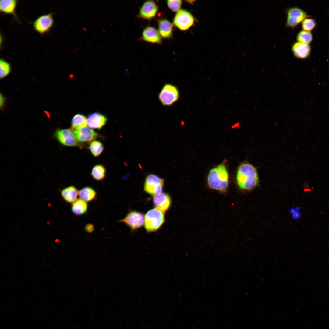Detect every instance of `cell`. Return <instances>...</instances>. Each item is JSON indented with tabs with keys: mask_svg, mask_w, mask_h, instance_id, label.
I'll use <instances>...</instances> for the list:
<instances>
[{
	"mask_svg": "<svg viewBox=\"0 0 329 329\" xmlns=\"http://www.w3.org/2000/svg\"><path fill=\"white\" fill-rule=\"evenodd\" d=\"M74 132L78 140L81 142H90L99 136L97 132L87 126L76 129Z\"/></svg>",
	"mask_w": 329,
	"mask_h": 329,
	"instance_id": "cell-12",
	"label": "cell"
},
{
	"mask_svg": "<svg viewBox=\"0 0 329 329\" xmlns=\"http://www.w3.org/2000/svg\"><path fill=\"white\" fill-rule=\"evenodd\" d=\"M313 36L310 32L305 30L299 31L296 37L298 42L309 44L312 41Z\"/></svg>",
	"mask_w": 329,
	"mask_h": 329,
	"instance_id": "cell-25",
	"label": "cell"
},
{
	"mask_svg": "<svg viewBox=\"0 0 329 329\" xmlns=\"http://www.w3.org/2000/svg\"><path fill=\"white\" fill-rule=\"evenodd\" d=\"M179 97V91L175 85L170 83H165L158 94V99L164 106H170L173 105L178 100Z\"/></svg>",
	"mask_w": 329,
	"mask_h": 329,
	"instance_id": "cell-4",
	"label": "cell"
},
{
	"mask_svg": "<svg viewBox=\"0 0 329 329\" xmlns=\"http://www.w3.org/2000/svg\"><path fill=\"white\" fill-rule=\"evenodd\" d=\"M229 183V175L224 163H221L210 170L207 177L209 186L221 191L225 190Z\"/></svg>",
	"mask_w": 329,
	"mask_h": 329,
	"instance_id": "cell-2",
	"label": "cell"
},
{
	"mask_svg": "<svg viewBox=\"0 0 329 329\" xmlns=\"http://www.w3.org/2000/svg\"><path fill=\"white\" fill-rule=\"evenodd\" d=\"M107 117L98 112L90 114L87 119V126L90 128L98 129H101L107 122Z\"/></svg>",
	"mask_w": 329,
	"mask_h": 329,
	"instance_id": "cell-14",
	"label": "cell"
},
{
	"mask_svg": "<svg viewBox=\"0 0 329 329\" xmlns=\"http://www.w3.org/2000/svg\"><path fill=\"white\" fill-rule=\"evenodd\" d=\"M0 108H2L4 105L5 99V98L1 94H0Z\"/></svg>",
	"mask_w": 329,
	"mask_h": 329,
	"instance_id": "cell-30",
	"label": "cell"
},
{
	"mask_svg": "<svg viewBox=\"0 0 329 329\" xmlns=\"http://www.w3.org/2000/svg\"><path fill=\"white\" fill-rule=\"evenodd\" d=\"M286 13V25L291 28L295 27L305 19L310 16L304 10L296 7L288 9Z\"/></svg>",
	"mask_w": 329,
	"mask_h": 329,
	"instance_id": "cell-8",
	"label": "cell"
},
{
	"mask_svg": "<svg viewBox=\"0 0 329 329\" xmlns=\"http://www.w3.org/2000/svg\"><path fill=\"white\" fill-rule=\"evenodd\" d=\"M89 148L92 154L95 157L99 156L104 149L103 144L98 141H94L92 142Z\"/></svg>",
	"mask_w": 329,
	"mask_h": 329,
	"instance_id": "cell-24",
	"label": "cell"
},
{
	"mask_svg": "<svg viewBox=\"0 0 329 329\" xmlns=\"http://www.w3.org/2000/svg\"><path fill=\"white\" fill-rule=\"evenodd\" d=\"M158 32L162 38L169 39L172 35L173 24L168 20L161 19L158 20Z\"/></svg>",
	"mask_w": 329,
	"mask_h": 329,
	"instance_id": "cell-17",
	"label": "cell"
},
{
	"mask_svg": "<svg viewBox=\"0 0 329 329\" xmlns=\"http://www.w3.org/2000/svg\"><path fill=\"white\" fill-rule=\"evenodd\" d=\"M18 1L16 0H1L0 1V11L3 13L13 15L17 18L16 9Z\"/></svg>",
	"mask_w": 329,
	"mask_h": 329,
	"instance_id": "cell-19",
	"label": "cell"
},
{
	"mask_svg": "<svg viewBox=\"0 0 329 329\" xmlns=\"http://www.w3.org/2000/svg\"><path fill=\"white\" fill-rule=\"evenodd\" d=\"M88 205L87 202L79 199L72 203L71 210L73 213L80 216L85 214L87 211Z\"/></svg>",
	"mask_w": 329,
	"mask_h": 329,
	"instance_id": "cell-21",
	"label": "cell"
},
{
	"mask_svg": "<svg viewBox=\"0 0 329 329\" xmlns=\"http://www.w3.org/2000/svg\"><path fill=\"white\" fill-rule=\"evenodd\" d=\"M236 180L240 189L246 190L253 189L258 185L259 182L257 168L247 161L242 162L237 168Z\"/></svg>",
	"mask_w": 329,
	"mask_h": 329,
	"instance_id": "cell-1",
	"label": "cell"
},
{
	"mask_svg": "<svg viewBox=\"0 0 329 329\" xmlns=\"http://www.w3.org/2000/svg\"><path fill=\"white\" fill-rule=\"evenodd\" d=\"M181 0H170L167 1L168 7L173 12H178L180 9L182 4Z\"/></svg>",
	"mask_w": 329,
	"mask_h": 329,
	"instance_id": "cell-28",
	"label": "cell"
},
{
	"mask_svg": "<svg viewBox=\"0 0 329 329\" xmlns=\"http://www.w3.org/2000/svg\"><path fill=\"white\" fill-rule=\"evenodd\" d=\"M87 124L86 118L85 116L82 114H77L75 115L72 119L71 126L73 130L86 126Z\"/></svg>",
	"mask_w": 329,
	"mask_h": 329,
	"instance_id": "cell-22",
	"label": "cell"
},
{
	"mask_svg": "<svg viewBox=\"0 0 329 329\" xmlns=\"http://www.w3.org/2000/svg\"><path fill=\"white\" fill-rule=\"evenodd\" d=\"M316 25V23L314 19L307 18L302 22V27L303 30L310 32L315 27Z\"/></svg>",
	"mask_w": 329,
	"mask_h": 329,
	"instance_id": "cell-27",
	"label": "cell"
},
{
	"mask_svg": "<svg viewBox=\"0 0 329 329\" xmlns=\"http://www.w3.org/2000/svg\"><path fill=\"white\" fill-rule=\"evenodd\" d=\"M119 221L125 223L133 231L143 225L144 222V216L141 213L131 211L129 212L124 218Z\"/></svg>",
	"mask_w": 329,
	"mask_h": 329,
	"instance_id": "cell-10",
	"label": "cell"
},
{
	"mask_svg": "<svg viewBox=\"0 0 329 329\" xmlns=\"http://www.w3.org/2000/svg\"><path fill=\"white\" fill-rule=\"evenodd\" d=\"M142 38L144 41L149 43L161 44V37L158 31L154 27L148 26L143 30Z\"/></svg>",
	"mask_w": 329,
	"mask_h": 329,
	"instance_id": "cell-15",
	"label": "cell"
},
{
	"mask_svg": "<svg viewBox=\"0 0 329 329\" xmlns=\"http://www.w3.org/2000/svg\"><path fill=\"white\" fill-rule=\"evenodd\" d=\"M164 179L154 174H150L145 179L144 185L145 191L149 194L155 195L162 191Z\"/></svg>",
	"mask_w": 329,
	"mask_h": 329,
	"instance_id": "cell-7",
	"label": "cell"
},
{
	"mask_svg": "<svg viewBox=\"0 0 329 329\" xmlns=\"http://www.w3.org/2000/svg\"><path fill=\"white\" fill-rule=\"evenodd\" d=\"M84 229L86 232L91 233L94 231V226L92 224H88L85 225Z\"/></svg>",
	"mask_w": 329,
	"mask_h": 329,
	"instance_id": "cell-29",
	"label": "cell"
},
{
	"mask_svg": "<svg viewBox=\"0 0 329 329\" xmlns=\"http://www.w3.org/2000/svg\"><path fill=\"white\" fill-rule=\"evenodd\" d=\"M54 21L52 13L38 17L33 23L34 29L41 35L48 33L53 27Z\"/></svg>",
	"mask_w": 329,
	"mask_h": 329,
	"instance_id": "cell-9",
	"label": "cell"
},
{
	"mask_svg": "<svg viewBox=\"0 0 329 329\" xmlns=\"http://www.w3.org/2000/svg\"><path fill=\"white\" fill-rule=\"evenodd\" d=\"M10 64L2 58L0 60V78L3 79L8 76L11 71Z\"/></svg>",
	"mask_w": 329,
	"mask_h": 329,
	"instance_id": "cell-26",
	"label": "cell"
},
{
	"mask_svg": "<svg viewBox=\"0 0 329 329\" xmlns=\"http://www.w3.org/2000/svg\"><path fill=\"white\" fill-rule=\"evenodd\" d=\"M154 205L164 214L170 207L171 200L170 196L165 193H161L155 195L153 198Z\"/></svg>",
	"mask_w": 329,
	"mask_h": 329,
	"instance_id": "cell-13",
	"label": "cell"
},
{
	"mask_svg": "<svg viewBox=\"0 0 329 329\" xmlns=\"http://www.w3.org/2000/svg\"><path fill=\"white\" fill-rule=\"evenodd\" d=\"M194 22V16L190 12L185 9H180L177 12L173 20V24L182 31L189 29Z\"/></svg>",
	"mask_w": 329,
	"mask_h": 329,
	"instance_id": "cell-6",
	"label": "cell"
},
{
	"mask_svg": "<svg viewBox=\"0 0 329 329\" xmlns=\"http://www.w3.org/2000/svg\"><path fill=\"white\" fill-rule=\"evenodd\" d=\"M80 199L86 202H90L97 198V193L93 188L89 186L83 187L79 191Z\"/></svg>",
	"mask_w": 329,
	"mask_h": 329,
	"instance_id": "cell-20",
	"label": "cell"
},
{
	"mask_svg": "<svg viewBox=\"0 0 329 329\" xmlns=\"http://www.w3.org/2000/svg\"><path fill=\"white\" fill-rule=\"evenodd\" d=\"M311 47L309 44L297 42L292 47V51L296 58L303 59L307 58L311 52Z\"/></svg>",
	"mask_w": 329,
	"mask_h": 329,
	"instance_id": "cell-16",
	"label": "cell"
},
{
	"mask_svg": "<svg viewBox=\"0 0 329 329\" xmlns=\"http://www.w3.org/2000/svg\"><path fill=\"white\" fill-rule=\"evenodd\" d=\"M164 213L157 208L148 211L144 216V226L148 232L158 230L164 222Z\"/></svg>",
	"mask_w": 329,
	"mask_h": 329,
	"instance_id": "cell-3",
	"label": "cell"
},
{
	"mask_svg": "<svg viewBox=\"0 0 329 329\" xmlns=\"http://www.w3.org/2000/svg\"><path fill=\"white\" fill-rule=\"evenodd\" d=\"M53 137L63 145L74 147L80 146L73 129H57L54 132Z\"/></svg>",
	"mask_w": 329,
	"mask_h": 329,
	"instance_id": "cell-5",
	"label": "cell"
},
{
	"mask_svg": "<svg viewBox=\"0 0 329 329\" xmlns=\"http://www.w3.org/2000/svg\"><path fill=\"white\" fill-rule=\"evenodd\" d=\"M79 192L75 186H70L62 189L61 193L65 201L68 203H73L77 199Z\"/></svg>",
	"mask_w": 329,
	"mask_h": 329,
	"instance_id": "cell-18",
	"label": "cell"
},
{
	"mask_svg": "<svg viewBox=\"0 0 329 329\" xmlns=\"http://www.w3.org/2000/svg\"><path fill=\"white\" fill-rule=\"evenodd\" d=\"M106 169L102 165L97 164L95 165L93 168L91 175L93 178L97 181L103 179L105 177Z\"/></svg>",
	"mask_w": 329,
	"mask_h": 329,
	"instance_id": "cell-23",
	"label": "cell"
},
{
	"mask_svg": "<svg viewBox=\"0 0 329 329\" xmlns=\"http://www.w3.org/2000/svg\"><path fill=\"white\" fill-rule=\"evenodd\" d=\"M158 8L156 3L153 1H146L140 9L139 17L144 19L150 20L156 16Z\"/></svg>",
	"mask_w": 329,
	"mask_h": 329,
	"instance_id": "cell-11",
	"label": "cell"
}]
</instances>
